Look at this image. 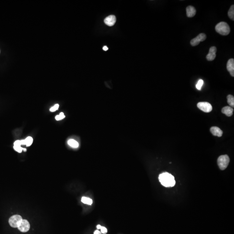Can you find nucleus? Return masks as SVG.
Instances as JSON below:
<instances>
[{"label": "nucleus", "instance_id": "nucleus-1", "mask_svg": "<svg viewBox=\"0 0 234 234\" xmlns=\"http://www.w3.org/2000/svg\"><path fill=\"white\" fill-rule=\"evenodd\" d=\"M159 180L161 184L165 187H173L175 185L174 177L171 174L167 172L160 175Z\"/></svg>", "mask_w": 234, "mask_h": 234}, {"label": "nucleus", "instance_id": "nucleus-2", "mask_svg": "<svg viewBox=\"0 0 234 234\" xmlns=\"http://www.w3.org/2000/svg\"><path fill=\"white\" fill-rule=\"evenodd\" d=\"M215 30L217 33L223 36L228 35L230 32L229 26L227 23L225 22H221L218 23L215 26Z\"/></svg>", "mask_w": 234, "mask_h": 234}, {"label": "nucleus", "instance_id": "nucleus-3", "mask_svg": "<svg viewBox=\"0 0 234 234\" xmlns=\"http://www.w3.org/2000/svg\"><path fill=\"white\" fill-rule=\"evenodd\" d=\"M229 161V158L228 155H221L218 159L217 163L219 168L221 170H224L227 168Z\"/></svg>", "mask_w": 234, "mask_h": 234}, {"label": "nucleus", "instance_id": "nucleus-4", "mask_svg": "<svg viewBox=\"0 0 234 234\" xmlns=\"http://www.w3.org/2000/svg\"><path fill=\"white\" fill-rule=\"evenodd\" d=\"M22 220V218L21 215H15L9 219V223L13 228H18Z\"/></svg>", "mask_w": 234, "mask_h": 234}, {"label": "nucleus", "instance_id": "nucleus-5", "mask_svg": "<svg viewBox=\"0 0 234 234\" xmlns=\"http://www.w3.org/2000/svg\"><path fill=\"white\" fill-rule=\"evenodd\" d=\"M197 107L201 110L206 113L211 112L213 109L212 105L207 102H200L197 104Z\"/></svg>", "mask_w": 234, "mask_h": 234}, {"label": "nucleus", "instance_id": "nucleus-6", "mask_svg": "<svg viewBox=\"0 0 234 234\" xmlns=\"http://www.w3.org/2000/svg\"><path fill=\"white\" fill-rule=\"evenodd\" d=\"M207 38L206 34L201 33L198 35L196 38L192 39L190 41V44L192 46H195L199 44L200 42L204 41Z\"/></svg>", "mask_w": 234, "mask_h": 234}, {"label": "nucleus", "instance_id": "nucleus-7", "mask_svg": "<svg viewBox=\"0 0 234 234\" xmlns=\"http://www.w3.org/2000/svg\"><path fill=\"white\" fill-rule=\"evenodd\" d=\"M18 229L22 232H26L29 230L30 225L27 220L23 219L18 227Z\"/></svg>", "mask_w": 234, "mask_h": 234}, {"label": "nucleus", "instance_id": "nucleus-8", "mask_svg": "<svg viewBox=\"0 0 234 234\" xmlns=\"http://www.w3.org/2000/svg\"><path fill=\"white\" fill-rule=\"evenodd\" d=\"M217 49L215 46H212L209 49V53L207 56V60L209 61H213L216 57Z\"/></svg>", "mask_w": 234, "mask_h": 234}, {"label": "nucleus", "instance_id": "nucleus-9", "mask_svg": "<svg viewBox=\"0 0 234 234\" xmlns=\"http://www.w3.org/2000/svg\"><path fill=\"white\" fill-rule=\"evenodd\" d=\"M116 18L114 15H109L105 19L104 22L108 26L111 27L115 23Z\"/></svg>", "mask_w": 234, "mask_h": 234}, {"label": "nucleus", "instance_id": "nucleus-10", "mask_svg": "<svg viewBox=\"0 0 234 234\" xmlns=\"http://www.w3.org/2000/svg\"><path fill=\"white\" fill-rule=\"evenodd\" d=\"M227 69L232 77L234 76V60L231 59L229 60L227 64Z\"/></svg>", "mask_w": 234, "mask_h": 234}, {"label": "nucleus", "instance_id": "nucleus-11", "mask_svg": "<svg viewBox=\"0 0 234 234\" xmlns=\"http://www.w3.org/2000/svg\"><path fill=\"white\" fill-rule=\"evenodd\" d=\"M210 131L214 136L221 137L223 134V131L217 127H212L210 128Z\"/></svg>", "mask_w": 234, "mask_h": 234}, {"label": "nucleus", "instance_id": "nucleus-12", "mask_svg": "<svg viewBox=\"0 0 234 234\" xmlns=\"http://www.w3.org/2000/svg\"><path fill=\"white\" fill-rule=\"evenodd\" d=\"M186 15L189 17H192L196 15V11L195 7L192 6H189L186 7Z\"/></svg>", "mask_w": 234, "mask_h": 234}, {"label": "nucleus", "instance_id": "nucleus-13", "mask_svg": "<svg viewBox=\"0 0 234 234\" xmlns=\"http://www.w3.org/2000/svg\"><path fill=\"white\" fill-rule=\"evenodd\" d=\"M233 109L230 106H225L222 109V112L228 117H230L233 115Z\"/></svg>", "mask_w": 234, "mask_h": 234}, {"label": "nucleus", "instance_id": "nucleus-14", "mask_svg": "<svg viewBox=\"0 0 234 234\" xmlns=\"http://www.w3.org/2000/svg\"><path fill=\"white\" fill-rule=\"evenodd\" d=\"M21 145H26L27 147H29L33 143V139L31 137H28L25 140H21Z\"/></svg>", "mask_w": 234, "mask_h": 234}, {"label": "nucleus", "instance_id": "nucleus-15", "mask_svg": "<svg viewBox=\"0 0 234 234\" xmlns=\"http://www.w3.org/2000/svg\"><path fill=\"white\" fill-rule=\"evenodd\" d=\"M227 102L230 106L234 107V97L233 95H229L227 96Z\"/></svg>", "mask_w": 234, "mask_h": 234}, {"label": "nucleus", "instance_id": "nucleus-16", "mask_svg": "<svg viewBox=\"0 0 234 234\" xmlns=\"http://www.w3.org/2000/svg\"><path fill=\"white\" fill-rule=\"evenodd\" d=\"M81 201L84 204L87 205H91L93 203V200L91 198L86 197H82L81 199Z\"/></svg>", "mask_w": 234, "mask_h": 234}, {"label": "nucleus", "instance_id": "nucleus-17", "mask_svg": "<svg viewBox=\"0 0 234 234\" xmlns=\"http://www.w3.org/2000/svg\"><path fill=\"white\" fill-rule=\"evenodd\" d=\"M228 16L229 18L232 21L234 20V6L232 5L231 6L229 12H228Z\"/></svg>", "mask_w": 234, "mask_h": 234}, {"label": "nucleus", "instance_id": "nucleus-18", "mask_svg": "<svg viewBox=\"0 0 234 234\" xmlns=\"http://www.w3.org/2000/svg\"><path fill=\"white\" fill-rule=\"evenodd\" d=\"M68 143L70 146L72 148H77L78 147V143L73 139H70L68 141Z\"/></svg>", "mask_w": 234, "mask_h": 234}, {"label": "nucleus", "instance_id": "nucleus-19", "mask_svg": "<svg viewBox=\"0 0 234 234\" xmlns=\"http://www.w3.org/2000/svg\"><path fill=\"white\" fill-rule=\"evenodd\" d=\"M203 83H204V82H203L202 79H200V80H198L197 83L196 85V88L198 90H201L202 87L203 86Z\"/></svg>", "mask_w": 234, "mask_h": 234}, {"label": "nucleus", "instance_id": "nucleus-20", "mask_svg": "<svg viewBox=\"0 0 234 234\" xmlns=\"http://www.w3.org/2000/svg\"><path fill=\"white\" fill-rule=\"evenodd\" d=\"M65 116L64 115L63 112H61V113H60V115H56V116L55 119L56 120L59 121L62 119L65 118Z\"/></svg>", "mask_w": 234, "mask_h": 234}, {"label": "nucleus", "instance_id": "nucleus-21", "mask_svg": "<svg viewBox=\"0 0 234 234\" xmlns=\"http://www.w3.org/2000/svg\"><path fill=\"white\" fill-rule=\"evenodd\" d=\"M13 148L16 152H18V153H21L23 150V148H21V146H14V145Z\"/></svg>", "mask_w": 234, "mask_h": 234}, {"label": "nucleus", "instance_id": "nucleus-22", "mask_svg": "<svg viewBox=\"0 0 234 234\" xmlns=\"http://www.w3.org/2000/svg\"><path fill=\"white\" fill-rule=\"evenodd\" d=\"M59 104H56L54 106H53V107H52L51 109H50V111H51V112H54V111H56L58 110V109H59Z\"/></svg>", "mask_w": 234, "mask_h": 234}, {"label": "nucleus", "instance_id": "nucleus-23", "mask_svg": "<svg viewBox=\"0 0 234 234\" xmlns=\"http://www.w3.org/2000/svg\"><path fill=\"white\" fill-rule=\"evenodd\" d=\"M100 229H101V233H103V234H106L107 233V231H108L107 229L105 227H103V226H102Z\"/></svg>", "mask_w": 234, "mask_h": 234}, {"label": "nucleus", "instance_id": "nucleus-24", "mask_svg": "<svg viewBox=\"0 0 234 234\" xmlns=\"http://www.w3.org/2000/svg\"><path fill=\"white\" fill-rule=\"evenodd\" d=\"M94 234H102L101 232H100L99 230H96L95 231Z\"/></svg>", "mask_w": 234, "mask_h": 234}, {"label": "nucleus", "instance_id": "nucleus-25", "mask_svg": "<svg viewBox=\"0 0 234 234\" xmlns=\"http://www.w3.org/2000/svg\"><path fill=\"white\" fill-rule=\"evenodd\" d=\"M108 49H109V48H108L107 46H104L103 47V50L105 51H107V50H108Z\"/></svg>", "mask_w": 234, "mask_h": 234}, {"label": "nucleus", "instance_id": "nucleus-26", "mask_svg": "<svg viewBox=\"0 0 234 234\" xmlns=\"http://www.w3.org/2000/svg\"><path fill=\"white\" fill-rule=\"evenodd\" d=\"M102 226H101V225H98L97 226V228L98 229H100L102 228Z\"/></svg>", "mask_w": 234, "mask_h": 234}]
</instances>
